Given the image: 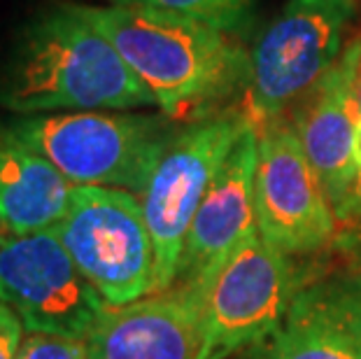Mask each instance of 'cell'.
Listing matches in <instances>:
<instances>
[{
	"label": "cell",
	"instance_id": "cell-4",
	"mask_svg": "<svg viewBox=\"0 0 361 359\" xmlns=\"http://www.w3.org/2000/svg\"><path fill=\"white\" fill-rule=\"evenodd\" d=\"M250 124L252 117L247 112L207 114L178 131L159 159L140 194L145 221L154 245V294L175 285L198 205L228 152Z\"/></svg>",
	"mask_w": 361,
	"mask_h": 359
},
{
	"label": "cell",
	"instance_id": "cell-10",
	"mask_svg": "<svg viewBox=\"0 0 361 359\" xmlns=\"http://www.w3.org/2000/svg\"><path fill=\"white\" fill-rule=\"evenodd\" d=\"M259 159V128L252 124L228 152L217 178L205 192L180 259L175 285L194 287L207 296L221 266L240 245L255 221V175ZM173 285V287H175Z\"/></svg>",
	"mask_w": 361,
	"mask_h": 359
},
{
	"label": "cell",
	"instance_id": "cell-8",
	"mask_svg": "<svg viewBox=\"0 0 361 359\" xmlns=\"http://www.w3.org/2000/svg\"><path fill=\"white\" fill-rule=\"evenodd\" d=\"M296 289L298 278L289 257L261 238L259 229H252L221 266L203 301L198 359H226L273 336Z\"/></svg>",
	"mask_w": 361,
	"mask_h": 359
},
{
	"label": "cell",
	"instance_id": "cell-6",
	"mask_svg": "<svg viewBox=\"0 0 361 359\" xmlns=\"http://www.w3.org/2000/svg\"><path fill=\"white\" fill-rule=\"evenodd\" d=\"M56 233L107 305L117 308L154 294V245L137 194L75 187Z\"/></svg>",
	"mask_w": 361,
	"mask_h": 359
},
{
	"label": "cell",
	"instance_id": "cell-7",
	"mask_svg": "<svg viewBox=\"0 0 361 359\" xmlns=\"http://www.w3.org/2000/svg\"><path fill=\"white\" fill-rule=\"evenodd\" d=\"M0 301L26 331L73 339H87L107 308L56 229L0 238Z\"/></svg>",
	"mask_w": 361,
	"mask_h": 359
},
{
	"label": "cell",
	"instance_id": "cell-1",
	"mask_svg": "<svg viewBox=\"0 0 361 359\" xmlns=\"http://www.w3.org/2000/svg\"><path fill=\"white\" fill-rule=\"evenodd\" d=\"M0 108L17 114L159 108L82 7L61 3L30 19L0 66Z\"/></svg>",
	"mask_w": 361,
	"mask_h": 359
},
{
	"label": "cell",
	"instance_id": "cell-5",
	"mask_svg": "<svg viewBox=\"0 0 361 359\" xmlns=\"http://www.w3.org/2000/svg\"><path fill=\"white\" fill-rule=\"evenodd\" d=\"M355 0H289L250 54L247 114L257 126L284 117L343 54Z\"/></svg>",
	"mask_w": 361,
	"mask_h": 359
},
{
	"label": "cell",
	"instance_id": "cell-15",
	"mask_svg": "<svg viewBox=\"0 0 361 359\" xmlns=\"http://www.w3.org/2000/svg\"><path fill=\"white\" fill-rule=\"evenodd\" d=\"M361 44V37H359ZM355 108H357V126H355V178H352L350 192L336 210V245L361 269V49L357 63L355 80Z\"/></svg>",
	"mask_w": 361,
	"mask_h": 359
},
{
	"label": "cell",
	"instance_id": "cell-9",
	"mask_svg": "<svg viewBox=\"0 0 361 359\" xmlns=\"http://www.w3.org/2000/svg\"><path fill=\"white\" fill-rule=\"evenodd\" d=\"M257 128L255 221L261 238L287 257L324 250L336 241V215L294 124L275 117Z\"/></svg>",
	"mask_w": 361,
	"mask_h": 359
},
{
	"label": "cell",
	"instance_id": "cell-14",
	"mask_svg": "<svg viewBox=\"0 0 361 359\" xmlns=\"http://www.w3.org/2000/svg\"><path fill=\"white\" fill-rule=\"evenodd\" d=\"M73 189L47 157L0 126V226L7 236L56 229Z\"/></svg>",
	"mask_w": 361,
	"mask_h": 359
},
{
	"label": "cell",
	"instance_id": "cell-2",
	"mask_svg": "<svg viewBox=\"0 0 361 359\" xmlns=\"http://www.w3.org/2000/svg\"><path fill=\"white\" fill-rule=\"evenodd\" d=\"M173 121L205 110L247 87L250 54L226 30L140 3L80 5Z\"/></svg>",
	"mask_w": 361,
	"mask_h": 359
},
{
	"label": "cell",
	"instance_id": "cell-11",
	"mask_svg": "<svg viewBox=\"0 0 361 359\" xmlns=\"http://www.w3.org/2000/svg\"><path fill=\"white\" fill-rule=\"evenodd\" d=\"M205 294L175 285L126 305H107L89 331V359H198Z\"/></svg>",
	"mask_w": 361,
	"mask_h": 359
},
{
	"label": "cell",
	"instance_id": "cell-16",
	"mask_svg": "<svg viewBox=\"0 0 361 359\" xmlns=\"http://www.w3.org/2000/svg\"><path fill=\"white\" fill-rule=\"evenodd\" d=\"M130 3L201 19L205 24L226 30V33H233V30L245 26L252 7V0H130Z\"/></svg>",
	"mask_w": 361,
	"mask_h": 359
},
{
	"label": "cell",
	"instance_id": "cell-12",
	"mask_svg": "<svg viewBox=\"0 0 361 359\" xmlns=\"http://www.w3.org/2000/svg\"><path fill=\"white\" fill-rule=\"evenodd\" d=\"M359 37L345 44L336 66L291 108V124L319 175L331 210L341 208L355 178V80Z\"/></svg>",
	"mask_w": 361,
	"mask_h": 359
},
{
	"label": "cell",
	"instance_id": "cell-17",
	"mask_svg": "<svg viewBox=\"0 0 361 359\" xmlns=\"http://www.w3.org/2000/svg\"><path fill=\"white\" fill-rule=\"evenodd\" d=\"M17 359H89V350L84 339L26 331Z\"/></svg>",
	"mask_w": 361,
	"mask_h": 359
},
{
	"label": "cell",
	"instance_id": "cell-13",
	"mask_svg": "<svg viewBox=\"0 0 361 359\" xmlns=\"http://www.w3.org/2000/svg\"><path fill=\"white\" fill-rule=\"evenodd\" d=\"M261 359H361V273L298 287Z\"/></svg>",
	"mask_w": 361,
	"mask_h": 359
},
{
	"label": "cell",
	"instance_id": "cell-18",
	"mask_svg": "<svg viewBox=\"0 0 361 359\" xmlns=\"http://www.w3.org/2000/svg\"><path fill=\"white\" fill-rule=\"evenodd\" d=\"M24 329L21 320L0 301V359H17L21 341H24Z\"/></svg>",
	"mask_w": 361,
	"mask_h": 359
},
{
	"label": "cell",
	"instance_id": "cell-3",
	"mask_svg": "<svg viewBox=\"0 0 361 359\" xmlns=\"http://www.w3.org/2000/svg\"><path fill=\"white\" fill-rule=\"evenodd\" d=\"M75 187L126 189L140 196L159 159L178 135L166 114L82 110L14 117L3 124Z\"/></svg>",
	"mask_w": 361,
	"mask_h": 359
},
{
	"label": "cell",
	"instance_id": "cell-19",
	"mask_svg": "<svg viewBox=\"0 0 361 359\" xmlns=\"http://www.w3.org/2000/svg\"><path fill=\"white\" fill-rule=\"evenodd\" d=\"M3 236H5V231H3V226H0V238H3Z\"/></svg>",
	"mask_w": 361,
	"mask_h": 359
}]
</instances>
